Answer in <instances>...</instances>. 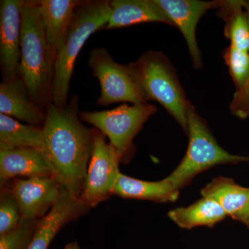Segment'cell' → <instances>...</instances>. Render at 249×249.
Listing matches in <instances>:
<instances>
[{
  "label": "cell",
  "instance_id": "obj_1",
  "mask_svg": "<svg viewBox=\"0 0 249 249\" xmlns=\"http://www.w3.org/2000/svg\"><path fill=\"white\" fill-rule=\"evenodd\" d=\"M45 112L42 150L54 178L81 199L92 153L94 129L88 128L81 122L76 95L65 107L58 108L52 103Z\"/></svg>",
  "mask_w": 249,
  "mask_h": 249
},
{
  "label": "cell",
  "instance_id": "obj_2",
  "mask_svg": "<svg viewBox=\"0 0 249 249\" xmlns=\"http://www.w3.org/2000/svg\"><path fill=\"white\" fill-rule=\"evenodd\" d=\"M111 12L110 1H81L55 48L51 101L54 106L67 105L75 62L86 41L106 27Z\"/></svg>",
  "mask_w": 249,
  "mask_h": 249
},
{
  "label": "cell",
  "instance_id": "obj_3",
  "mask_svg": "<svg viewBox=\"0 0 249 249\" xmlns=\"http://www.w3.org/2000/svg\"><path fill=\"white\" fill-rule=\"evenodd\" d=\"M54 53L49 45L35 1H24L22 12L19 76L33 102L47 110L51 101Z\"/></svg>",
  "mask_w": 249,
  "mask_h": 249
},
{
  "label": "cell",
  "instance_id": "obj_4",
  "mask_svg": "<svg viewBox=\"0 0 249 249\" xmlns=\"http://www.w3.org/2000/svg\"><path fill=\"white\" fill-rule=\"evenodd\" d=\"M127 66L142 101H158L188 134L190 102L169 59L161 52L150 51Z\"/></svg>",
  "mask_w": 249,
  "mask_h": 249
},
{
  "label": "cell",
  "instance_id": "obj_5",
  "mask_svg": "<svg viewBox=\"0 0 249 249\" xmlns=\"http://www.w3.org/2000/svg\"><path fill=\"white\" fill-rule=\"evenodd\" d=\"M188 126L189 145L186 155L166 178L175 189L179 191L189 185L198 174L216 165L249 162V157L231 155L217 143L206 121L191 102L188 107Z\"/></svg>",
  "mask_w": 249,
  "mask_h": 249
},
{
  "label": "cell",
  "instance_id": "obj_6",
  "mask_svg": "<svg viewBox=\"0 0 249 249\" xmlns=\"http://www.w3.org/2000/svg\"><path fill=\"white\" fill-rule=\"evenodd\" d=\"M157 111L155 106L145 103L124 104L110 110L80 111L79 116L80 120L92 124L107 136L121 163H127L135 151L134 139Z\"/></svg>",
  "mask_w": 249,
  "mask_h": 249
},
{
  "label": "cell",
  "instance_id": "obj_7",
  "mask_svg": "<svg viewBox=\"0 0 249 249\" xmlns=\"http://www.w3.org/2000/svg\"><path fill=\"white\" fill-rule=\"evenodd\" d=\"M120 158L105 135L94 129L92 153L85 178L81 199L89 209L95 207L113 195L119 178Z\"/></svg>",
  "mask_w": 249,
  "mask_h": 249
},
{
  "label": "cell",
  "instance_id": "obj_8",
  "mask_svg": "<svg viewBox=\"0 0 249 249\" xmlns=\"http://www.w3.org/2000/svg\"><path fill=\"white\" fill-rule=\"evenodd\" d=\"M89 66L99 80L101 96L96 103L107 106L116 103H145L139 96L129 76L127 65L116 62L105 48H95L90 53Z\"/></svg>",
  "mask_w": 249,
  "mask_h": 249
},
{
  "label": "cell",
  "instance_id": "obj_9",
  "mask_svg": "<svg viewBox=\"0 0 249 249\" xmlns=\"http://www.w3.org/2000/svg\"><path fill=\"white\" fill-rule=\"evenodd\" d=\"M10 191L17 200L22 220H38L58 200L61 185L53 176L16 178Z\"/></svg>",
  "mask_w": 249,
  "mask_h": 249
},
{
  "label": "cell",
  "instance_id": "obj_10",
  "mask_svg": "<svg viewBox=\"0 0 249 249\" xmlns=\"http://www.w3.org/2000/svg\"><path fill=\"white\" fill-rule=\"evenodd\" d=\"M24 3L22 0H1L0 3V63L3 81L19 76Z\"/></svg>",
  "mask_w": 249,
  "mask_h": 249
},
{
  "label": "cell",
  "instance_id": "obj_11",
  "mask_svg": "<svg viewBox=\"0 0 249 249\" xmlns=\"http://www.w3.org/2000/svg\"><path fill=\"white\" fill-rule=\"evenodd\" d=\"M173 26L183 34L196 69L202 67L201 53L196 40V29L199 19L210 9H219L222 1L199 0H155Z\"/></svg>",
  "mask_w": 249,
  "mask_h": 249
},
{
  "label": "cell",
  "instance_id": "obj_12",
  "mask_svg": "<svg viewBox=\"0 0 249 249\" xmlns=\"http://www.w3.org/2000/svg\"><path fill=\"white\" fill-rule=\"evenodd\" d=\"M88 209L81 199L61 186L58 200L45 217L39 219L27 249H48L60 229L86 213Z\"/></svg>",
  "mask_w": 249,
  "mask_h": 249
},
{
  "label": "cell",
  "instance_id": "obj_13",
  "mask_svg": "<svg viewBox=\"0 0 249 249\" xmlns=\"http://www.w3.org/2000/svg\"><path fill=\"white\" fill-rule=\"evenodd\" d=\"M0 114L37 127L45 122L46 112L33 102L20 76L0 85Z\"/></svg>",
  "mask_w": 249,
  "mask_h": 249
},
{
  "label": "cell",
  "instance_id": "obj_14",
  "mask_svg": "<svg viewBox=\"0 0 249 249\" xmlns=\"http://www.w3.org/2000/svg\"><path fill=\"white\" fill-rule=\"evenodd\" d=\"M19 176L27 178L53 176L43 150L35 148L0 150L1 182Z\"/></svg>",
  "mask_w": 249,
  "mask_h": 249
},
{
  "label": "cell",
  "instance_id": "obj_15",
  "mask_svg": "<svg viewBox=\"0 0 249 249\" xmlns=\"http://www.w3.org/2000/svg\"><path fill=\"white\" fill-rule=\"evenodd\" d=\"M110 18L105 29L129 27L145 22H161L173 26L155 0H113Z\"/></svg>",
  "mask_w": 249,
  "mask_h": 249
},
{
  "label": "cell",
  "instance_id": "obj_16",
  "mask_svg": "<svg viewBox=\"0 0 249 249\" xmlns=\"http://www.w3.org/2000/svg\"><path fill=\"white\" fill-rule=\"evenodd\" d=\"M113 195L125 199L166 203L176 201L179 191L175 189L166 178L159 181H147L129 178L120 173Z\"/></svg>",
  "mask_w": 249,
  "mask_h": 249
},
{
  "label": "cell",
  "instance_id": "obj_17",
  "mask_svg": "<svg viewBox=\"0 0 249 249\" xmlns=\"http://www.w3.org/2000/svg\"><path fill=\"white\" fill-rule=\"evenodd\" d=\"M43 23L46 37L55 55V48L70 25L73 13L81 1L76 0L35 1Z\"/></svg>",
  "mask_w": 249,
  "mask_h": 249
},
{
  "label": "cell",
  "instance_id": "obj_18",
  "mask_svg": "<svg viewBox=\"0 0 249 249\" xmlns=\"http://www.w3.org/2000/svg\"><path fill=\"white\" fill-rule=\"evenodd\" d=\"M201 194L204 197L215 201L227 216L233 219L249 205V188L224 177L214 178L201 190Z\"/></svg>",
  "mask_w": 249,
  "mask_h": 249
},
{
  "label": "cell",
  "instance_id": "obj_19",
  "mask_svg": "<svg viewBox=\"0 0 249 249\" xmlns=\"http://www.w3.org/2000/svg\"><path fill=\"white\" fill-rule=\"evenodd\" d=\"M168 216L178 227L190 230L197 227H214L227 214L213 199L203 196L191 206L171 210Z\"/></svg>",
  "mask_w": 249,
  "mask_h": 249
},
{
  "label": "cell",
  "instance_id": "obj_20",
  "mask_svg": "<svg viewBox=\"0 0 249 249\" xmlns=\"http://www.w3.org/2000/svg\"><path fill=\"white\" fill-rule=\"evenodd\" d=\"M35 148L43 150L42 127L24 124L0 114V150Z\"/></svg>",
  "mask_w": 249,
  "mask_h": 249
},
{
  "label": "cell",
  "instance_id": "obj_21",
  "mask_svg": "<svg viewBox=\"0 0 249 249\" xmlns=\"http://www.w3.org/2000/svg\"><path fill=\"white\" fill-rule=\"evenodd\" d=\"M245 4V1H222L218 14L225 22L224 34L231 46L249 52V19Z\"/></svg>",
  "mask_w": 249,
  "mask_h": 249
},
{
  "label": "cell",
  "instance_id": "obj_22",
  "mask_svg": "<svg viewBox=\"0 0 249 249\" xmlns=\"http://www.w3.org/2000/svg\"><path fill=\"white\" fill-rule=\"evenodd\" d=\"M224 58L235 83L236 90L241 89L249 78V52L230 46L224 51Z\"/></svg>",
  "mask_w": 249,
  "mask_h": 249
},
{
  "label": "cell",
  "instance_id": "obj_23",
  "mask_svg": "<svg viewBox=\"0 0 249 249\" xmlns=\"http://www.w3.org/2000/svg\"><path fill=\"white\" fill-rule=\"evenodd\" d=\"M19 206L11 191L3 190L0 196V235L15 230L20 224Z\"/></svg>",
  "mask_w": 249,
  "mask_h": 249
},
{
  "label": "cell",
  "instance_id": "obj_24",
  "mask_svg": "<svg viewBox=\"0 0 249 249\" xmlns=\"http://www.w3.org/2000/svg\"><path fill=\"white\" fill-rule=\"evenodd\" d=\"M38 220H21L12 231L0 235V249H27Z\"/></svg>",
  "mask_w": 249,
  "mask_h": 249
},
{
  "label": "cell",
  "instance_id": "obj_25",
  "mask_svg": "<svg viewBox=\"0 0 249 249\" xmlns=\"http://www.w3.org/2000/svg\"><path fill=\"white\" fill-rule=\"evenodd\" d=\"M245 8L249 19V2L245 1ZM233 115L245 119L249 116V78L241 89L236 90L230 106Z\"/></svg>",
  "mask_w": 249,
  "mask_h": 249
},
{
  "label": "cell",
  "instance_id": "obj_26",
  "mask_svg": "<svg viewBox=\"0 0 249 249\" xmlns=\"http://www.w3.org/2000/svg\"><path fill=\"white\" fill-rule=\"evenodd\" d=\"M235 220L243 223L247 227L249 228V205L235 218Z\"/></svg>",
  "mask_w": 249,
  "mask_h": 249
},
{
  "label": "cell",
  "instance_id": "obj_27",
  "mask_svg": "<svg viewBox=\"0 0 249 249\" xmlns=\"http://www.w3.org/2000/svg\"><path fill=\"white\" fill-rule=\"evenodd\" d=\"M64 249H80V248L78 242H73L67 245Z\"/></svg>",
  "mask_w": 249,
  "mask_h": 249
}]
</instances>
